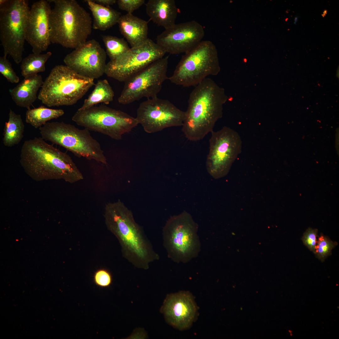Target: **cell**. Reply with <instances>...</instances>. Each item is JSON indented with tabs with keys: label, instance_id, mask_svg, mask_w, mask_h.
<instances>
[{
	"label": "cell",
	"instance_id": "obj_35",
	"mask_svg": "<svg viewBox=\"0 0 339 339\" xmlns=\"http://www.w3.org/2000/svg\"><path fill=\"white\" fill-rule=\"evenodd\" d=\"M298 18L297 17H295L294 19V24H296L298 20Z\"/></svg>",
	"mask_w": 339,
	"mask_h": 339
},
{
	"label": "cell",
	"instance_id": "obj_5",
	"mask_svg": "<svg viewBox=\"0 0 339 339\" xmlns=\"http://www.w3.org/2000/svg\"><path fill=\"white\" fill-rule=\"evenodd\" d=\"M94 80L66 65H57L43 81L37 98L48 107L72 105L95 85Z\"/></svg>",
	"mask_w": 339,
	"mask_h": 339
},
{
	"label": "cell",
	"instance_id": "obj_8",
	"mask_svg": "<svg viewBox=\"0 0 339 339\" xmlns=\"http://www.w3.org/2000/svg\"><path fill=\"white\" fill-rule=\"evenodd\" d=\"M218 69L216 50L212 43L202 40L183 55L172 75L168 79L184 87L195 86Z\"/></svg>",
	"mask_w": 339,
	"mask_h": 339
},
{
	"label": "cell",
	"instance_id": "obj_10",
	"mask_svg": "<svg viewBox=\"0 0 339 339\" xmlns=\"http://www.w3.org/2000/svg\"><path fill=\"white\" fill-rule=\"evenodd\" d=\"M72 120L78 126L99 132L116 140L130 132L138 124L136 118L105 105L78 110Z\"/></svg>",
	"mask_w": 339,
	"mask_h": 339
},
{
	"label": "cell",
	"instance_id": "obj_16",
	"mask_svg": "<svg viewBox=\"0 0 339 339\" xmlns=\"http://www.w3.org/2000/svg\"><path fill=\"white\" fill-rule=\"evenodd\" d=\"M205 34L202 26L195 20L175 24L156 38V43L166 53H186L197 46Z\"/></svg>",
	"mask_w": 339,
	"mask_h": 339
},
{
	"label": "cell",
	"instance_id": "obj_30",
	"mask_svg": "<svg viewBox=\"0 0 339 339\" xmlns=\"http://www.w3.org/2000/svg\"><path fill=\"white\" fill-rule=\"evenodd\" d=\"M318 230L308 228L304 233L302 239L308 249L315 254L317 242Z\"/></svg>",
	"mask_w": 339,
	"mask_h": 339
},
{
	"label": "cell",
	"instance_id": "obj_26",
	"mask_svg": "<svg viewBox=\"0 0 339 339\" xmlns=\"http://www.w3.org/2000/svg\"><path fill=\"white\" fill-rule=\"evenodd\" d=\"M51 55V52L44 54L33 53L23 59L20 66L22 76L25 78L44 72L45 63Z\"/></svg>",
	"mask_w": 339,
	"mask_h": 339
},
{
	"label": "cell",
	"instance_id": "obj_3",
	"mask_svg": "<svg viewBox=\"0 0 339 339\" xmlns=\"http://www.w3.org/2000/svg\"><path fill=\"white\" fill-rule=\"evenodd\" d=\"M213 81L207 78L195 86L190 94L182 131L189 140L202 139L213 131L221 116L222 101Z\"/></svg>",
	"mask_w": 339,
	"mask_h": 339
},
{
	"label": "cell",
	"instance_id": "obj_14",
	"mask_svg": "<svg viewBox=\"0 0 339 339\" xmlns=\"http://www.w3.org/2000/svg\"><path fill=\"white\" fill-rule=\"evenodd\" d=\"M186 111L169 100L157 97L147 99L139 105L136 117L144 131L153 133L171 127L182 126Z\"/></svg>",
	"mask_w": 339,
	"mask_h": 339
},
{
	"label": "cell",
	"instance_id": "obj_24",
	"mask_svg": "<svg viewBox=\"0 0 339 339\" xmlns=\"http://www.w3.org/2000/svg\"><path fill=\"white\" fill-rule=\"evenodd\" d=\"M94 85V90L78 110H85L100 103L108 104L113 100L114 92L107 80H99Z\"/></svg>",
	"mask_w": 339,
	"mask_h": 339
},
{
	"label": "cell",
	"instance_id": "obj_29",
	"mask_svg": "<svg viewBox=\"0 0 339 339\" xmlns=\"http://www.w3.org/2000/svg\"><path fill=\"white\" fill-rule=\"evenodd\" d=\"M7 56L0 57V73L8 81L12 83H17L19 78L13 70L12 64L7 59Z\"/></svg>",
	"mask_w": 339,
	"mask_h": 339
},
{
	"label": "cell",
	"instance_id": "obj_32",
	"mask_svg": "<svg viewBox=\"0 0 339 339\" xmlns=\"http://www.w3.org/2000/svg\"><path fill=\"white\" fill-rule=\"evenodd\" d=\"M145 2L144 0H118L116 3L119 8L128 13H132L138 9Z\"/></svg>",
	"mask_w": 339,
	"mask_h": 339
},
{
	"label": "cell",
	"instance_id": "obj_27",
	"mask_svg": "<svg viewBox=\"0 0 339 339\" xmlns=\"http://www.w3.org/2000/svg\"><path fill=\"white\" fill-rule=\"evenodd\" d=\"M102 39L106 48V54L110 60L116 58L130 48L127 42L123 38L104 35L102 36Z\"/></svg>",
	"mask_w": 339,
	"mask_h": 339
},
{
	"label": "cell",
	"instance_id": "obj_2",
	"mask_svg": "<svg viewBox=\"0 0 339 339\" xmlns=\"http://www.w3.org/2000/svg\"><path fill=\"white\" fill-rule=\"evenodd\" d=\"M105 217L108 228L121 244L124 256L134 266L148 269L150 263L159 259L132 213L121 201L106 204Z\"/></svg>",
	"mask_w": 339,
	"mask_h": 339
},
{
	"label": "cell",
	"instance_id": "obj_21",
	"mask_svg": "<svg viewBox=\"0 0 339 339\" xmlns=\"http://www.w3.org/2000/svg\"><path fill=\"white\" fill-rule=\"evenodd\" d=\"M43 82L41 76L37 74L24 78L11 91L13 100L19 106L30 109L38 97L37 92Z\"/></svg>",
	"mask_w": 339,
	"mask_h": 339
},
{
	"label": "cell",
	"instance_id": "obj_6",
	"mask_svg": "<svg viewBox=\"0 0 339 339\" xmlns=\"http://www.w3.org/2000/svg\"><path fill=\"white\" fill-rule=\"evenodd\" d=\"M198 229V224L186 211L170 217L162 231L168 257L177 263H187L196 257L201 249Z\"/></svg>",
	"mask_w": 339,
	"mask_h": 339
},
{
	"label": "cell",
	"instance_id": "obj_13",
	"mask_svg": "<svg viewBox=\"0 0 339 339\" xmlns=\"http://www.w3.org/2000/svg\"><path fill=\"white\" fill-rule=\"evenodd\" d=\"M168 58L167 56L154 62L125 81L118 102L126 105L144 97H157L163 83L168 79Z\"/></svg>",
	"mask_w": 339,
	"mask_h": 339
},
{
	"label": "cell",
	"instance_id": "obj_28",
	"mask_svg": "<svg viewBox=\"0 0 339 339\" xmlns=\"http://www.w3.org/2000/svg\"><path fill=\"white\" fill-rule=\"evenodd\" d=\"M336 242H333L328 237L321 234L317 239L315 253L316 257L321 262L331 254L332 250L337 245Z\"/></svg>",
	"mask_w": 339,
	"mask_h": 339
},
{
	"label": "cell",
	"instance_id": "obj_1",
	"mask_svg": "<svg viewBox=\"0 0 339 339\" xmlns=\"http://www.w3.org/2000/svg\"><path fill=\"white\" fill-rule=\"evenodd\" d=\"M20 157V163L25 172L35 180L63 179L73 183L83 179L70 156L42 137L25 141Z\"/></svg>",
	"mask_w": 339,
	"mask_h": 339
},
{
	"label": "cell",
	"instance_id": "obj_17",
	"mask_svg": "<svg viewBox=\"0 0 339 339\" xmlns=\"http://www.w3.org/2000/svg\"><path fill=\"white\" fill-rule=\"evenodd\" d=\"M47 0L33 3L30 8L26 29V40L32 48L33 53L40 54L46 51L51 42L49 16L51 10Z\"/></svg>",
	"mask_w": 339,
	"mask_h": 339
},
{
	"label": "cell",
	"instance_id": "obj_25",
	"mask_svg": "<svg viewBox=\"0 0 339 339\" xmlns=\"http://www.w3.org/2000/svg\"><path fill=\"white\" fill-rule=\"evenodd\" d=\"M64 113L62 110L52 109L41 105L37 108L27 109L25 122L37 128L44 125L47 121L58 118Z\"/></svg>",
	"mask_w": 339,
	"mask_h": 339
},
{
	"label": "cell",
	"instance_id": "obj_19",
	"mask_svg": "<svg viewBox=\"0 0 339 339\" xmlns=\"http://www.w3.org/2000/svg\"><path fill=\"white\" fill-rule=\"evenodd\" d=\"M148 22L128 13L121 15L118 22L121 34L131 47L139 46L148 39Z\"/></svg>",
	"mask_w": 339,
	"mask_h": 339
},
{
	"label": "cell",
	"instance_id": "obj_34",
	"mask_svg": "<svg viewBox=\"0 0 339 339\" xmlns=\"http://www.w3.org/2000/svg\"><path fill=\"white\" fill-rule=\"evenodd\" d=\"M10 0H0V8H2L7 5L9 3Z\"/></svg>",
	"mask_w": 339,
	"mask_h": 339
},
{
	"label": "cell",
	"instance_id": "obj_31",
	"mask_svg": "<svg viewBox=\"0 0 339 339\" xmlns=\"http://www.w3.org/2000/svg\"><path fill=\"white\" fill-rule=\"evenodd\" d=\"M94 280L98 286L103 288L109 286L112 282V277L110 273L107 270L100 269L94 273Z\"/></svg>",
	"mask_w": 339,
	"mask_h": 339
},
{
	"label": "cell",
	"instance_id": "obj_7",
	"mask_svg": "<svg viewBox=\"0 0 339 339\" xmlns=\"http://www.w3.org/2000/svg\"><path fill=\"white\" fill-rule=\"evenodd\" d=\"M39 130L45 140L63 147L76 156L107 163L100 143L86 128L80 129L70 124L56 121L46 122Z\"/></svg>",
	"mask_w": 339,
	"mask_h": 339
},
{
	"label": "cell",
	"instance_id": "obj_15",
	"mask_svg": "<svg viewBox=\"0 0 339 339\" xmlns=\"http://www.w3.org/2000/svg\"><path fill=\"white\" fill-rule=\"evenodd\" d=\"M106 53L94 39L87 41L64 59L66 65L76 73L94 79L105 73Z\"/></svg>",
	"mask_w": 339,
	"mask_h": 339
},
{
	"label": "cell",
	"instance_id": "obj_20",
	"mask_svg": "<svg viewBox=\"0 0 339 339\" xmlns=\"http://www.w3.org/2000/svg\"><path fill=\"white\" fill-rule=\"evenodd\" d=\"M146 10L151 20L165 30L175 24L178 9L174 0H149Z\"/></svg>",
	"mask_w": 339,
	"mask_h": 339
},
{
	"label": "cell",
	"instance_id": "obj_33",
	"mask_svg": "<svg viewBox=\"0 0 339 339\" xmlns=\"http://www.w3.org/2000/svg\"><path fill=\"white\" fill-rule=\"evenodd\" d=\"M95 3L106 7H109L116 3V0H93Z\"/></svg>",
	"mask_w": 339,
	"mask_h": 339
},
{
	"label": "cell",
	"instance_id": "obj_9",
	"mask_svg": "<svg viewBox=\"0 0 339 339\" xmlns=\"http://www.w3.org/2000/svg\"><path fill=\"white\" fill-rule=\"evenodd\" d=\"M29 9L26 0H10L0 8V40L4 56L9 55L17 64L23 60Z\"/></svg>",
	"mask_w": 339,
	"mask_h": 339
},
{
	"label": "cell",
	"instance_id": "obj_22",
	"mask_svg": "<svg viewBox=\"0 0 339 339\" xmlns=\"http://www.w3.org/2000/svg\"><path fill=\"white\" fill-rule=\"evenodd\" d=\"M93 18V28L104 31L118 23L121 16L120 12L110 7L99 4L93 0H85Z\"/></svg>",
	"mask_w": 339,
	"mask_h": 339
},
{
	"label": "cell",
	"instance_id": "obj_23",
	"mask_svg": "<svg viewBox=\"0 0 339 339\" xmlns=\"http://www.w3.org/2000/svg\"><path fill=\"white\" fill-rule=\"evenodd\" d=\"M8 121L5 123L3 142L4 145L11 147L19 144L23 137L24 126L20 115L10 110Z\"/></svg>",
	"mask_w": 339,
	"mask_h": 339
},
{
	"label": "cell",
	"instance_id": "obj_12",
	"mask_svg": "<svg viewBox=\"0 0 339 339\" xmlns=\"http://www.w3.org/2000/svg\"><path fill=\"white\" fill-rule=\"evenodd\" d=\"M166 52L156 43L148 38L137 46L131 47L107 64L105 74L120 82L127 80L154 62L164 57Z\"/></svg>",
	"mask_w": 339,
	"mask_h": 339
},
{
	"label": "cell",
	"instance_id": "obj_11",
	"mask_svg": "<svg viewBox=\"0 0 339 339\" xmlns=\"http://www.w3.org/2000/svg\"><path fill=\"white\" fill-rule=\"evenodd\" d=\"M211 133L206 167L210 175L218 179L225 176L229 172L232 164L241 152L242 142L238 133L227 127Z\"/></svg>",
	"mask_w": 339,
	"mask_h": 339
},
{
	"label": "cell",
	"instance_id": "obj_18",
	"mask_svg": "<svg viewBox=\"0 0 339 339\" xmlns=\"http://www.w3.org/2000/svg\"><path fill=\"white\" fill-rule=\"evenodd\" d=\"M197 310L193 296L186 291L168 295L161 309L166 321L181 330L191 327L196 318Z\"/></svg>",
	"mask_w": 339,
	"mask_h": 339
},
{
	"label": "cell",
	"instance_id": "obj_4",
	"mask_svg": "<svg viewBox=\"0 0 339 339\" xmlns=\"http://www.w3.org/2000/svg\"><path fill=\"white\" fill-rule=\"evenodd\" d=\"M54 4L49 16L51 43L75 49L84 43L93 24L89 13L75 0H48Z\"/></svg>",
	"mask_w": 339,
	"mask_h": 339
}]
</instances>
